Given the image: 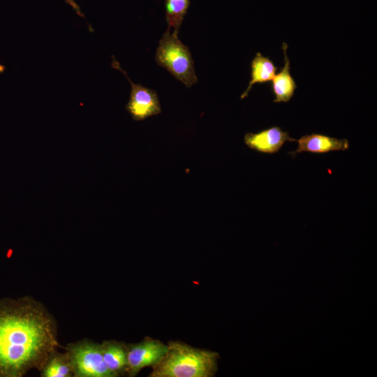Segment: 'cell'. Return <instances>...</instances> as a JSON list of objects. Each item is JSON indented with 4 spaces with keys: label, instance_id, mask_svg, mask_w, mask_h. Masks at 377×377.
Segmentation results:
<instances>
[{
    "label": "cell",
    "instance_id": "obj_1",
    "mask_svg": "<svg viewBox=\"0 0 377 377\" xmlns=\"http://www.w3.org/2000/svg\"><path fill=\"white\" fill-rule=\"evenodd\" d=\"M53 316L31 296L0 300V377L40 371L60 347Z\"/></svg>",
    "mask_w": 377,
    "mask_h": 377
},
{
    "label": "cell",
    "instance_id": "obj_2",
    "mask_svg": "<svg viewBox=\"0 0 377 377\" xmlns=\"http://www.w3.org/2000/svg\"><path fill=\"white\" fill-rule=\"evenodd\" d=\"M218 353L170 341L165 356L154 366L151 377H209L216 369Z\"/></svg>",
    "mask_w": 377,
    "mask_h": 377
},
{
    "label": "cell",
    "instance_id": "obj_3",
    "mask_svg": "<svg viewBox=\"0 0 377 377\" xmlns=\"http://www.w3.org/2000/svg\"><path fill=\"white\" fill-rule=\"evenodd\" d=\"M155 61L186 87H191L198 82L188 47L182 43L178 35L170 33L169 29L159 40Z\"/></svg>",
    "mask_w": 377,
    "mask_h": 377
},
{
    "label": "cell",
    "instance_id": "obj_4",
    "mask_svg": "<svg viewBox=\"0 0 377 377\" xmlns=\"http://www.w3.org/2000/svg\"><path fill=\"white\" fill-rule=\"evenodd\" d=\"M64 348L70 357L73 377H113L103 360L101 343L83 339Z\"/></svg>",
    "mask_w": 377,
    "mask_h": 377
},
{
    "label": "cell",
    "instance_id": "obj_5",
    "mask_svg": "<svg viewBox=\"0 0 377 377\" xmlns=\"http://www.w3.org/2000/svg\"><path fill=\"white\" fill-rule=\"evenodd\" d=\"M112 66L123 73L131 85L129 100L125 108L133 120L143 121L161 112V104L155 90L133 82L114 57Z\"/></svg>",
    "mask_w": 377,
    "mask_h": 377
},
{
    "label": "cell",
    "instance_id": "obj_6",
    "mask_svg": "<svg viewBox=\"0 0 377 377\" xmlns=\"http://www.w3.org/2000/svg\"><path fill=\"white\" fill-rule=\"evenodd\" d=\"M127 366L126 373L135 376L142 369L156 364L166 354L168 345L158 340L146 337L135 344L126 345Z\"/></svg>",
    "mask_w": 377,
    "mask_h": 377
},
{
    "label": "cell",
    "instance_id": "obj_7",
    "mask_svg": "<svg viewBox=\"0 0 377 377\" xmlns=\"http://www.w3.org/2000/svg\"><path fill=\"white\" fill-rule=\"evenodd\" d=\"M245 145L260 153L272 154L280 151L287 142H295L288 131L279 126L262 130L257 133H246L244 137Z\"/></svg>",
    "mask_w": 377,
    "mask_h": 377
},
{
    "label": "cell",
    "instance_id": "obj_8",
    "mask_svg": "<svg viewBox=\"0 0 377 377\" xmlns=\"http://www.w3.org/2000/svg\"><path fill=\"white\" fill-rule=\"evenodd\" d=\"M295 142H297V149L289 153L293 157L303 152L326 154L346 151L350 147L349 142L346 138L340 139L315 133L302 135Z\"/></svg>",
    "mask_w": 377,
    "mask_h": 377
},
{
    "label": "cell",
    "instance_id": "obj_9",
    "mask_svg": "<svg viewBox=\"0 0 377 377\" xmlns=\"http://www.w3.org/2000/svg\"><path fill=\"white\" fill-rule=\"evenodd\" d=\"M288 45L286 43H282V49L284 55L283 66L281 71L275 74L272 80V90L274 94V103L288 102L295 94L297 84L290 73V61L287 55Z\"/></svg>",
    "mask_w": 377,
    "mask_h": 377
},
{
    "label": "cell",
    "instance_id": "obj_10",
    "mask_svg": "<svg viewBox=\"0 0 377 377\" xmlns=\"http://www.w3.org/2000/svg\"><path fill=\"white\" fill-rule=\"evenodd\" d=\"M103 360L113 377L126 373L127 350L126 344L114 340L103 341L101 343Z\"/></svg>",
    "mask_w": 377,
    "mask_h": 377
},
{
    "label": "cell",
    "instance_id": "obj_11",
    "mask_svg": "<svg viewBox=\"0 0 377 377\" xmlns=\"http://www.w3.org/2000/svg\"><path fill=\"white\" fill-rule=\"evenodd\" d=\"M277 71V67L268 57L257 52L251 63V80L240 98H246L255 84L267 82L273 79Z\"/></svg>",
    "mask_w": 377,
    "mask_h": 377
},
{
    "label": "cell",
    "instance_id": "obj_12",
    "mask_svg": "<svg viewBox=\"0 0 377 377\" xmlns=\"http://www.w3.org/2000/svg\"><path fill=\"white\" fill-rule=\"evenodd\" d=\"M40 371L41 377H73L72 364L66 351L54 352Z\"/></svg>",
    "mask_w": 377,
    "mask_h": 377
},
{
    "label": "cell",
    "instance_id": "obj_13",
    "mask_svg": "<svg viewBox=\"0 0 377 377\" xmlns=\"http://www.w3.org/2000/svg\"><path fill=\"white\" fill-rule=\"evenodd\" d=\"M190 6V0H165L167 29H172L178 35L184 16Z\"/></svg>",
    "mask_w": 377,
    "mask_h": 377
},
{
    "label": "cell",
    "instance_id": "obj_14",
    "mask_svg": "<svg viewBox=\"0 0 377 377\" xmlns=\"http://www.w3.org/2000/svg\"><path fill=\"white\" fill-rule=\"evenodd\" d=\"M64 1L67 4H68L80 17H84V14L81 11V8L75 2V0H64Z\"/></svg>",
    "mask_w": 377,
    "mask_h": 377
},
{
    "label": "cell",
    "instance_id": "obj_15",
    "mask_svg": "<svg viewBox=\"0 0 377 377\" xmlns=\"http://www.w3.org/2000/svg\"><path fill=\"white\" fill-rule=\"evenodd\" d=\"M4 71V66L0 64V73Z\"/></svg>",
    "mask_w": 377,
    "mask_h": 377
}]
</instances>
